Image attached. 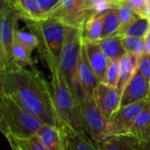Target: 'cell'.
<instances>
[{
    "label": "cell",
    "mask_w": 150,
    "mask_h": 150,
    "mask_svg": "<svg viewBox=\"0 0 150 150\" xmlns=\"http://www.w3.org/2000/svg\"><path fill=\"white\" fill-rule=\"evenodd\" d=\"M52 81L51 88L56 112L62 125H69L76 130L84 133L87 131L82 118L80 103L71 92L59 64H53L48 67Z\"/></svg>",
    "instance_id": "cell-2"
},
{
    "label": "cell",
    "mask_w": 150,
    "mask_h": 150,
    "mask_svg": "<svg viewBox=\"0 0 150 150\" xmlns=\"http://www.w3.org/2000/svg\"><path fill=\"white\" fill-rule=\"evenodd\" d=\"M11 150H18L16 147H13V146H11Z\"/></svg>",
    "instance_id": "cell-36"
},
{
    "label": "cell",
    "mask_w": 150,
    "mask_h": 150,
    "mask_svg": "<svg viewBox=\"0 0 150 150\" xmlns=\"http://www.w3.org/2000/svg\"><path fill=\"white\" fill-rule=\"evenodd\" d=\"M83 45L82 29L66 26V33L61 54V71L76 98L80 102L83 96L78 77V62Z\"/></svg>",
    "instance_id": "cell-5"
},
{
    "label": "cell",
    "mask_w": 150,
    "mask_h": 150,
    "mask_svg": "<svg viewBox=\"0 0 150 150\" xmlns=\"http://www.w3.org/2000/svg\"><path fill=\"white\" fill-rule=\"evenodd\" d=\"M68 150H69V149H68Z\"/></svg>",
    "instance_id": "cell-39"
},
{
    "label": "cell",
    "mask_w": 150,
    "mask_h": 150,
    "mask_svg": "<svg viewBox=\"0 0 150 150\" xmlns=\"http://www.w3.org/2000/svg\"><path fill=\"white\" fill-rule=\"evenodd\" d=\"M92 13L85 7L84 0H60L45 18H53L66 26L83 29L86 19Z\"/></svg>",
    "instance_id": "cell-7"
},
{
    "label": "cell",
    "mask_w": 150,
    "mask_h": 150,
    "mask_svg": "<svg viewBox=\"0 0 150 150\" xmlns=\"http://www.w3.org/2000/svg\"><path fill=\"white\" fill-rule=\"evenodd\" d=\"M42 12L44 13V18L45 16L54 9V7L60 2V0H37Z\"/></svg>",
    "instance_id": "cell-32"
},
{
    "label": "cell",
    "mask_w": 150,
    "mask_h": 150,
    "mask_svg": "<svg viewBox=\"0 0 150 150\" xmlns=\"http://www.w3.org/2000/svg\"><path fill=\"white\" fill-rule=\"evenodd\" d=\"M145 52L150 54V30L145 37Z\"/></svg>",
    "instance_id": "cell-33"
},
{
    "label": "cell",
    "mask_w": 150,
    "mask_h": 150,
    "mask_svg": "<svg viewBox=\"0 0 150 150\" xmlns=\"http://www.w3.org/2000/svg\"><path fill=\"white\" fill-rule=\"evenodd\" d=\"M119 61H110V63L106 71V76H105V83L114 88L118 87V83H119V78H120Z\"/></svg>",
    "instance_id": "cell-29"
},
{
    "label": "cell",
    "mask_w": 150,
    "mask_h": 150,
    "mask_svg": "<svg viewBox=\"0 0 150 150\" xmlns=\"http://www.w3.org/2000/svg\"><path fill=\"white\" fill-rule=\"evenodd\" d=\"M27 27L37 39L40 56L47 67L59 64L66 33V25L53 18L25 20Z\"/></svg>",
    "instance_id": "cell-4"
},
{
    "label": "cell",
    "mask_w": 150,
    "mask_h": 150,
    "mask_svg": "<svg viewBox=\"0 0 150 150\" xmlns=\"http://www.w3.org/2000/svg\"><path fill=\"white\" fill-rule=\"evenodd\" d=\"M20 18L6 4H1L0 18V69L12 62L11 47L14 32Z\"/></svg>",
    "instance_id": "cell-8"
},
{
    "label": "cell",
    "mask_w": 150,
    "mask_h": 150,
    "mask_svg": "<svg viewBox=\"0 0 150 150\" xmlns=\"http://www.w3.org/2000/svg\"><path fill=\"white\" fill-rule=\"evenodd\" d=\"M149 1H150V0H149Z\"/></svg>",
    "instance_id": "cell-37"
},
{
    "label": "cell",
    "mask_w": 150,
    "mask_h": 150,
    "mask_svg": "<svg viewBox=\"0 0 150 150\" xmlns=\"http://www.w3.org/2000/svg\"><path fill=\"white\" fill-rule=\"evenodd\" d=\"M140 148L141 150H150V140L144 142H140Z\"/></svg>",
    "instance_id": "cell-34"
},
{
    "label": "cell",
    "mask_w": 150,
    "mask_h": 150,
    "mask_svg": "<svg viewBox=\"0 0 150 150\" xmlns=\"http://www.w3.org/2000/svg\"><path fill=\"white\" fill-rule=\"evenodd\" d=\"M13 39L31 52H33L34 48L38 47V41L36 37L32 33H26L25 31L18 30V27L15 29Z\"/></svg>",
    "instance_id": "cell-26"
},
{
    "label": "cell",
    "mask_w": 150,
    "mask_h": 150,
    "mask_svg": "<svg viewBox=\"0 0 150 150\" xmlns=\"http://www.w3.org/2000/svg\"><path fill=\"white\" fill-rule=\"evenodd\" d=\"M37 136L46 150H68L67 140L62 127L43 125Z\"/></svg>",
    "instance_id": "cell-12"
},
{
    "label": "cell",
    "mask_w": 150,
    "mask_h": 150,
    "mask_svg": "<svg viewBox=\"0 0 150 150\" xmlns=\"http://www.w3.org/2000/svg\"><path fill=\"white\" fill-rule=\"evenodd\" d=\"M127 134H131L139 142L150 140V104L136 118Z\"/></svg>",
    "instance_id": "cell-21"
},
{
    "label": "cell",
    "mask_w": 150,
    "mask_h": 150,
    "mask_svg": "<svg viewBox=\"0 0 150 150\" xmlns=\"http://www.w3.org/2000/svg\"><path fill=\"white\" fill-rule=\"evenodd\" d=\"M104 13H92L86 19L82 29L83 42H98L102 39Z\"/></svg>",
    "instance_id": "cell-20"
},
{
    "label": "cell",
    "mask_w": 150,
    "mask_h": 150,
    "mask_svg": "<svg viewBox=\"0 0 150 150\" xmlns=\"http://www.w3.org/2000/svg\"><path fill=\"white\" fill-rule=\"evenodd\" d=\"M124 3L129 4L137 13L146 16L145 11L149 4V0H124Z\"/></svg>",
    "instance_id": "cell-31"
},
{
    "label": "cell",
    "mask_w": 150,
    "mask_h": 150,
    "mask_svg": "<svg viewBox=\"0 0 150 150\" xmlns=\"http://www.w3.org/2000/svg\"><path fill=\"white\" fill-rule=\"evenodd\" d=\"M83 44L86 48L90 64L93 69L98 81L105 83L110 59L104 53L98 42H83Z\"/></svg>",
    "instance_id": "cell-13"
},
{
    "label": "cell",
    "mask_w": 150,
    "mask_h": 150,
    "mask_svg": "<svg viewBox=\"0 0 150 150\" xmlns=\"http://www.w3.org/2000/svg\"><path fill=\"white\" fill-rule=\"evenodd\" d=\"M5 138L10 147H16L18 150H46L40 143L37 134L26 138H17L14 136H7Z\"/></svg>",
    "instance_id": "cell-24"
},
{
    "label": "cell",
    "mask_w": 150,
    "mask_h": 150,
    "mask_svg": "<svg viewBox=\"0 0 150 150\" xmlns=\"http://www.w3.org/2000/svg\"><path fill=\"white\" fill-rule=\"evenodd\" d=\"M122 43L127 53L141 55L145 52V39L122 37Z\"/></svg>",
    "instance_id": "cell-27"
},
{
    "label": "cell",
    "mask_w": 150,
    "mask_h": 150,
    "mask_svg": "<svg viewBox=\"0 0 150 150\" xmlns=\"http://www.w3.org/2000/svg\"><path fill=\"white\" fill-rule=\"evenodd\" d=\"M138 70L149 82H150V54L144 52L139 56Z\"/></svg>",
    "instance_id": "cell-30"
},
{
    "label": "cell",
    "mask_w": 150,
    "mask_h": 150,
    "mask_svg": "<svg viewBox=\"0 0 150 150\" xmlns=\"http://www.w3.org/2000/svg\"><path fill=\"white\" fill-rule=\"evenodd\" d=\"M139 56L140 55H137L133 53H127L119 61L120 78L117 90L120 94H122L125 87L132 79L135 72L138 70Z\"/></svg>",
    "instance_id": "cell-18"
},
{
    "label": "cell",
    "mask_w": 150,
    "mask_h": 150,
    "mask_svg": "<svg viewBox=\"0 0 150 150\" xmlns=\"http://www.w3.org/2000/svg\"><path fill=\"white\" fill-rule=\"evenodd\" d=\"M69 150H99L91 137L69 125H62Z\"/></svg>",
    "instance_id": "cell-17"
},
{
    "label": "cell",
    "mask_w": 150,
    "mask_h": 150,
    "mask_svg": "<svg viewBox=\"0 0 150 150\" xmlns=\"http://www.w3.org/2000/svg\"><path fill=\"white\" fill-rule=\"evenodd\" d=\"M149 104L150 98H148L131 105L120 107V110L108 120L106 136L127 134L136 118Z\"/></svg>",
    "instance_id": "cell-9"
},
{
    "label": "cell",
    "mask_w": 150,
    "mask_h": 150,
    "mask_svg": "<svg viewBox=\"0 0 150 150\" xmlns=\"http://www.w3.org/2000/svg\"><path fill=\"white\" fill-rule=\"evenodd\" d=\"M0 95H5L38 117L45 125L62 127L52 88L40 72L14 62L0 69Z\"/></svg>",
    "instance_id": "cell-1"
},
{
    "label": "cell",
    "mask_w": 150,
    "mask_h": 150,
    "mask_svg": "<svg viewBox=\"0 0 150 150\" xmlns=\"http://www.w3.org/2000/svg\"><path fill=\"white\" fill-rule=\"evenodd\" d=\"M149 96L150 82L137 70L121 94L120 107L143 100Z\"/></svg>",
    "instance_id": "cell-11"
},
{
    "label": "cell",
    "mask_w": 150,
    "mask_h": 150,
    "mask_svg": "<svg viewBox=\"0 0 150 150\" xmlns=\"http://www.w3.org/2000/svg\"><path fill=\"white\" fill-rule=\"evenodd\" d=\"M2 3L11 7L24 21L44 18V13L37 0H1Z\"/></svg>",
    "instance_id": "cell-15"
},
{
    "label": "cell",
    "mask_w": 150,
    "mask_h": 150,
    "mask_svg": "<svg viewBox=\"0 0 150 150\" xmlns=\"http://www.w3.org/2000/svg\"><path fill=\"white\" fill-rule=\"evenodd\" d=\"M149 98H150V96H149Z\"/></svg>",
    "instance_id": "cell-38"
},
{
    "label": "cell",
    "mask_w": 150,
    "mask_h": 150,
    "mask_svg": "<svg viewBox=\"0 0 150 150\" xmlns=\"http://www.w3.org/2000/svg\"><path fill=\"white\" fill-rule=\"evenodd\" d=\"M98 44L110 61H119L127 53L122 43V36L119 34L102 38Z\"/></svg>",
    "instance_id": "cell-22"
},
{
    "label": "cell",
    "mask_w": 150,
    "mask_h": 150,
    "mask_svg": "<svg viewBox=\"0 0 150 150\" xmlns=\"http://www.w3.org/2000/svg\"><path fill=\"white\" fill-rule=\"evenodd\" d=\"M117 11H118V16H119V19L120 22V29L123 28L124 26H126L127 24H129L134 18L135 16L138 14L129 4H127V3H123L121 4L118 8H117Z\"/></svg>",
    "instance_id": "cell-28"
},
{
    "label": "cell",
    "mask_w": 150,
    "mask_h": 150,
    "mask_svg": "<svg viewBox=\"0 0 150 150\" xmlns=\"http://www.w3.org/2000/svg\"><path fill=\"white\" fill-rule=\"evenodd\" d=\"M11 57L12 62L25 67L30 66L33 68V62L32 60V52L29 51L26 47L22 46L17 40L13 39V43L11 47Z\"/></svg>",
    "instance_id": "cell-25"
},
{
    "label": "cell",
    "mask_w": 150,
    "mask_h": 150,
    "mask_svg": "<svg viewBox=\"0 0 150 150\" xmlns=\"http://www.w3.org/2000/svg\"><path fill=\"white\" fill-rule=\"evenodd\" d=\"M78 77L83 93L92 96L93 91L98 84L99 81L90 64L83 42L82 45L78 62Z\"/></svg>",
    "instance_id": "cell-14"
},
{
    "label": "cell",
    "mask_w": 150,
    "mask_h": 150,
    "mask_svg": "<svg viewBox=\"0 0 150 150\" xmlns=\"http://www.w3.org/2000/svg\"><path fill=\"white\" fill-rule=\"evenodd\" d=\"M150 30V21L149 18L141 14H137L135 18L126 26L121 28L117 34L122 37H132L145 39Z\"/></svg>",
    "instance_id": "cell-19"
},
{
    "label": "cell",
    "mask_w": 150,
    "mask_h": 150,
    "mask_svg": "<svg viewBox=\"0 0 150 150\" xmlns=\"http://www.w3.org/2000/svg\"><path fill=\"white\" fill-rule=\"evenodd\" d=\"M79 103L82 118L88 135L94 142L102 141L106 136L108 120L100 111L92 96L84 93Z\"/></svg>",
    "instance_id": "cell-6"
},
{
    "label": "cell",
    "mask_w": 150,
    "mask_h": 150,
    "mask_svg": "<svg viewBox=\"0 0 150 150\" xmlns=\"http://www.w3.org/2000/svg\"><path fill=\"white\" fill-rule=\"evenodd\" d=\"M95 143L99 150H141L138 140L129 134L107 135Z\"/></svg>",
    "instance_id": "cell-16"
},
{
    "label": "cell",
    "mask_w": 150,
    "mask_h": 150,
    "mask_svg": "<svg viewBox=\"0 0 150 150\" xmlns=\"http://www.w3.org/2000/svg\"><path fill=\"white\" fill-rule=\"evenodd\" d=\"M92 98L108 120L120 108L121 94L117 88L112 87L105 83H98L93 91Z\"/></svg>",
    "instance_id": "cell-10"
},
{
    "label": "cell",
    "mask_w": 150,
    "mask_h": 150,
    "mask_svg": "<svg viewBox=\"0 0 150 150\" xmlns=\"http://www.w3.org/2000/svg\"><path fill=\"white\" fill-rule=\"evenodd\" d=\"M145 15L146 17L149 18V20L150 21V1H149V4L146 7V11H145Z\"/></svg>",
    "instance_id": "cell-35"
},
{
    "label": "cell",
    "mask_w": 150,
    "mask_h": 150,
    "mask_svg": "<svg viewBox=\"0 0 150 150\" xmlns=\"http://www.w3.org/2000/svg\"><path fill=\"white\" fill-rule=\"evenodd\" d=\"M120 29V22L117 8L108 10L104 13L102 23V38L116 35Z\"/></svg>",
    "instance_id": "cell-23"
},
{
    "label": "cell",
    "mask_w": 150,
    "mask_h": 150,
    "mask_svg": "<svg viewBox=\"0 0 150 150\" xmlns=\"http://www.w3.org/2000/svg\"><path fill=\"white\" fill-rule=\"evenodd\" d=\"M44 123L13 99L0 95V130L7 136L26 138L36 135Z\"/></svg>",
    "instance_id": "cell-3"
}]
</instances>
